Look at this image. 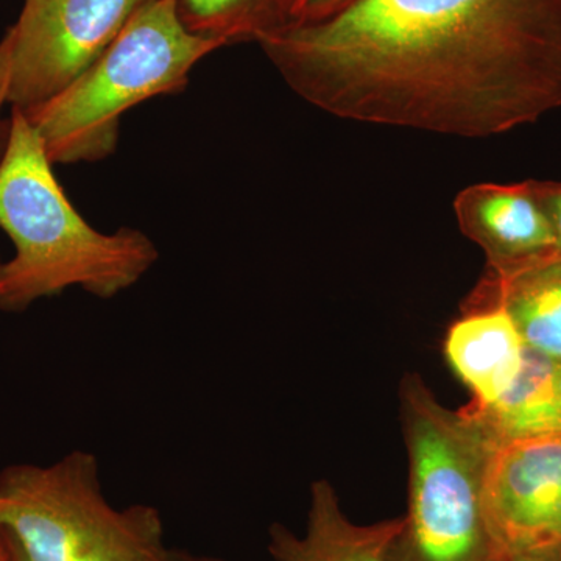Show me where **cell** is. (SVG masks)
Segmentation results:
<instances>
[{"label":"cell","mask_w":561,"mask_h":561,"mask_svg":"<svg viewBox=\"0 0 561 561\" xmlns=\"http://www.w3.org/2000/svg\"><path fill=\"white\" fill-rule=\"evenodd\" d=\"M257 44L339 119L481 139L561 108V0H351Z\"/></svg>","instance_id":"obj_1"},{"label":"cell","mask_w":561,"mask_h":561,"mask_svg":"<svg viewBox=\"0 0 561 561\" xmlns=\"http://www.w3.org/2000/svg\"><path fill=\"white\" fill-rule=\"evenodd\" d=\"M10 121L0 162V228L14 256L0 267V311L24 312L72 287L101 300L131 289L160 260L158 247L136 228H92L58 183L27 116L13 108Z\"/></svg>","instance_id":"obj_2"},{"label":"cell","mask_w":561,"mask_h":561,"mask_svg":"<svg viewBox=\"0 0 561 561\" xmlns=\"http://www.w3.org/2000/svg\"><path fill=\"white\" fill-rule=\"evenodd\" d=\"M221 47L187 31L176 0H149L79 79L24 114L51 164L106 160L117 149L127 111L186 90L191 70Z\"/></svg>","instance_id":"obj_3"},{"label":"cell","mask_w":561,"mask_h":561,"mask_svg":"<svg viewBox=\"0 0 561 561\" xmlns=\"http://www.w3.org/2000/svg\"><path fill=\"white\" fill-rule=\"evenodd\" d=\"M400 393L409 456L400 560L507 561L483 502L493 443L470 416L435 400L420 376H405Z\"/></svg>","instance_id":"obj_4"},{"label":"cell","mask_w":561,"mask_h":561,"mask_svg":"<svg viewBox=\"0 0 561 561\" xmlns=\"http://www.w3.org/2000/svg\"><path fill=\"white\" fill-rule=\"evenodd\" d=\"M0 529L27 561H161L169 549L160 511L114 507L101 461L83 449L3 468Z\"/></svg>","instance_id":"obj_5"},{"label":"cell","mask_w":561,"mask_h":561,"mask_svg":"<svg viewBox=\"0 0 561 561\" xmlns=\"http://www.w3.org/2000/svg\"><path fill=\"white\" fill-rule=\"evenodd\" d=\"M149 0H25L10 28L9 103L38 108L79 79Z\"/></svg>","instance_id":"obj_6"},{"label":"cell","mask_w":561,"mask_h":561,"mask_svg":"<svg viewBox=\"0 0 561 561\" xmlns=\"http://www.w3.org/2000/svg\"><path fill=\"white\" fill-rule=\"evenodd\" d=\"M483 502L505 556L560 542L561 434L494 445Z\"/></svg>","instance_id":"obj_7"},{"label":"cell","mask_w":561,"mask_h":561,"mask_svg":"<svg viewBox=\"0 0 561 561\" xmlns=\"http://www.w3.org/2000/svg\"><path fill=\"white\" fill-rule=\"evenodd\" d=\"M454 214L465 238L481 247L491 275L518 271L559 251L534 181L471 184L457 194Z\"/></svg>","instance_id":"obj_8"},{"label":"cell","mask_w":561,"mask_h":561,"mask_svg":"<svg viewBox=\"0 0 561 561\" xmlns=\"http://www.w3.org/2000/svg\"><path fill=\"white\" fill-rule=\"evenodd\" d=\"M402 526L404 518L370 526L350 522L334 486L317 481L311 486L305 534L272 524L267 549L275 561H401Z\"/></svg>","instance_id":"obj_9"},{"label":"cell","mask_w":561,"mask_h":561,"mask_svg":"<svg viewBox=\"0 0 561 561\" xmlns=\"http://www.w3.org/2000/svg\"><path fill=\"white\" fill-rule=\"evenodd\" d=\"M443 353L471 391V408L493 404L523 367L526 343L508 312L494 302H467L446 332Z\"/></svg>","instance_id":"obj_10"},{"label":"cell","mask_w":561,"mask_h":561,"mask_svg":"<svg viewBox=\"0 0 561 561\" xmlns=\"http://www.w3.org/2000/svg\"><path fill=\"white\" fill-rule=\"evenodd\" d=\"M461 412L493 445L561 434V360L526 346L522 370L502 397Z\"/></svg>","instance_id":"obj_11"},{"label":"cell","mask_w":561,"mask_h":561,"mask_svg":"<svg viewBox=\"0 0 561 561\" xmlns=\"http://www.w3.org/2000/svg\"><path fill=\"white\" fill-rule=\"evenodd\" d=\"M467 302H494L515 321L527 348L561 360V251L479 284Z\"/></svg>","instance_id":"obj_12"},{"label":"cell","mask_w":561,"mask_h":561,"mask_svg":"<svg viewBox=\"0 0 561 561\" xmlns=\"http://www.w3.org/2000/svg\"><path fill=\"white\" fill-rule=\"evenodd\" d=\"M284 9L286 0H176L187 31L225 47L257 43L265 33L283 27Z\"/></svg>","instance_id":"obj_13"},{"label":"cell","mask_w":561,"mask_h":561,"mask_svg":"<svg viewBox=\"0 0 561 561\" xmlns=\"http://www.w3.org/2000/svg\"><path fill=\"white\" fill-rule=\"evenodd\" d=\"M348 2L351 0H286L284 25L324 20Z\"/></svg>","instance_id":"obj_14"},{"label":"cell","mask_w":561,"mask_h":561,"mask_svg":"<svg viewBox=\"0 0 561 561\" xmlns=\"http://www.w3.org/2000/svg\"><path fill=\"white\" fill-rule=\"evenodd\" d=\"M10 73H11V38L9 32L0 41V111L3 105L9 103L10 91ZM11 121H3L0 117V162L5 154L7 146H9Z\"/></svg>","instance_id":"obj_15"},{"label":"cell","mask_w":561,"mask_h":561,"mask_svg":"<svg viewBox=\"0 0 561 561\" xmlns=\"http://www.w3.org/2000/svg\"><path fill=\"white\" fill-rule=\"evenodd\" d=\"M535 192L538 201L548 214L551 221L553 234H556L557 247L561 251V183L556 181H534Z\"/></svg>","instance_id":"obj_16"},{"label":"cell","mask_w":561,"mask_h":561,"mask_svg":"<svg viewBox=\"0 0 561 561\" xmlns=\"http://www.w3.org/2000/svg\"><path fill=\"white\" fill-rule=\"evenodd\" d=\"M507 561H561L560 542L513 553Z\"/></svg>","instance_id":"obj_17"},{"label":"cell","mask_w":561,"mask_h":561,"mask_svg":"<svg viewBox=\"0 0 561 561\" xmlns=\"http://www.w3.org/2000/svg\"><path fill=\"white\" fill-rule=\"evenodd\" d=\"M161 561H227L217 559V557L202 556V553H192L190 551H180V549L169 548Z\"/></svg>","instance_id":"obj_18"},{"label":"cell","mask_w":561,"mask_h":561,"mask_svg":"<svg viewBox=\"0 0 561 561\" xmlns=\"http://www.w3.org/2000/svg\"><path fill=\"white\" fill-rule=\"evenodd\" d=\"M0 561H13L9 537L2 529H0Z\"/></svg>","instance_id":"obj_19"},{"label":"cell","mask_w":561,"mask_h":561,"mask_svg":"<svg viewBox=\"0 0 561 561\" xmlns=\"http://www.w3.org/2000/svg\"><path fill=\"white\" fill-rule=\"evenodd\" d=\"M9 540H10V538H9ZM10 545H11V552H13V561H27L24 559V557H22V553L20 551H18L16 546H14L13 542H11V540H10Z\"/></svg>","instance_id":"obj_20"},{"label":"cell","mask_w":561,"mask_h":561,"mask_svg":"<svg viewBox=\"0 0 561 561\" xmlns=\"http://www.w3.org/2000/svg\"><path fill=\"white\" fill-rule=\"evenodd\" d=\"M2 264H3V261H2V260H0V267H2Z\"/></svg>","instance_id":"obj_21"},{"label":"cell","mask_w":561,"mask_h":561,"mask_svg":"<svg viewBox=\"0 0 561 561\" xmlns=\"http://www.w3.org/2000/svg\"><path fill=\"white\" fill-rule=\"evenodd\" d=\"M560 551H561V540H560Z\"/></svg>","instance_id":"obj_22"}]
</instances>
